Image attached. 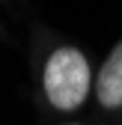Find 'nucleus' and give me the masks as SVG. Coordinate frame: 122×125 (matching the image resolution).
<instances>
[{
    "label": "nucleus",
    "instance_id": "obj_1",
    "mask_svg": "<svg viewBox=\"0 0 122 125\" xmlns=\"http://www.w3.org/2000/svg\"><path fill=\"white\" fill-rule=\"evenodd\" d=\"M45 98L57 110H78L92 89V69L83 57V51L71 45H60L51 51L42 69Z\"/></svg>",
    "mask_w": 122,
    "mask_h": 125
},
{
    "label": "nucleus",
    "instance_id": "obj_2",
    "mask_svg": "<svg viewBox=\"0 0 122 125\" xmlns=\"http://www.w3.org/2000/svg\"><path fill=\"white\" fill-rule=\"evenodd\" d=\"M95 98L107 110L122 107V39L116 42V48L104 57L101 69L95 72Z\"/></svg>",
    "mask_w": 122,
    "mask_h": 125
},
{
    "label": "nucleus",
    "instance_id": "obj_3",
    "mask_svg": "<svg viewBox=\"0 0 122 125\" xmlns=\"http://www.w3.org/2000/svg\"><path fill=\"white\" fill-rule=\"evenodd\" d=\"M69 125H78V122H69Z\"/></svg>",
    "mask_w": 122,
    "mask_h": 125
}]
</instances>
